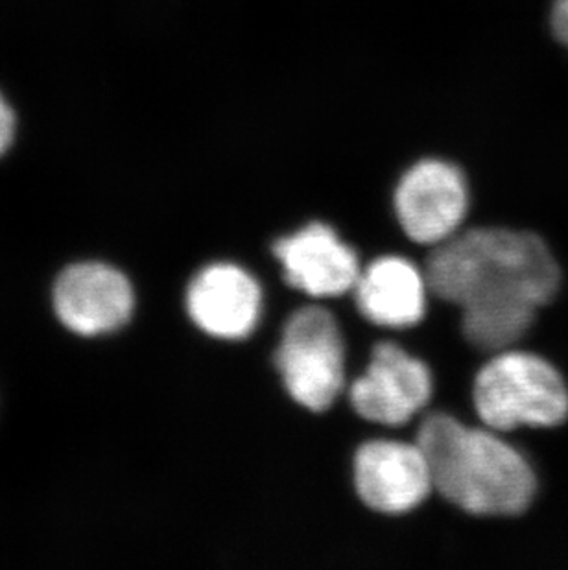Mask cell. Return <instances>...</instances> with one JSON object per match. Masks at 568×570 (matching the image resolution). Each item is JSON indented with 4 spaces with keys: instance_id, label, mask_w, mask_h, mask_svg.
<instances>
[{
    "instance_id": "cell-4",
    "label": "cell",
    "mask_w": 568,
    "mask_h": 570,
    "mask_svg": "<svg viewBox=\"0 0 568 570\" xmlns=\"http://www.w3.org/2000/svg\"><path fill=\"white\" fill-rule=\"evenodd\" d=\"M274 364L295 403L314 414L331 409L345 384V344L333 314L317 305L295 311Z\"/></svg>"
},
{
    "instance_id": "cell-1",
    "label": "cell",
    "mask_w": 568,
    "mask_h": 570,
    "mask_svg": "<svg viewBox=\"0 0 568 570\" xmlns=\"http://www.w3.org/2000/svg\"><path fill=\"white\" fill-rule=\"evenodd\" d=\"M429 291L463 311L467 344L500 353L522 340L552 302L561 272L536 233L480 227L454 233L424 263Z\"/></svg>"
},
{
    "instance_id": "cell-6",
    "label": "cell",
    "mask_w": 568,
    "mask_h": 570,
    "mask_svg": "<svg viewBox=\"0 0 568 570\" xmlns=\"http://www.w3.org/2000/svg\"><path fill=\"white\" fill-rule=\"evenodd\" d=\"M432 393L429 366L399 345L384 342L373 350L364 375L351 384L349 401L362 420L402 426L430 403Z\"/></svg>"
},
{
    "instance_id": "cell-13",
    "label": "cell",
    "mask_w": 568,
    "mask_h": 570,
    "mask_svg": "<svg viewBox=\"0 0 568 570\" xmlns=\"http://www.w3.org/2000/svg\"><path fill=\"white\" fill-rule=\"evenodd\" d=\"M552 32L559 43L568 47V0H556L552 8Z\"/></svg>"
},
{
    "instance_id": "cell-10",
    "label": "cell",
    "mask_w": 568,
    "mask_h": 570,
    "mask_svg": "<svg viewBox=\"0 0 568 570\" xmlns=\"http://www.w3.org/2000/svg\"><path fill=\"white\" fill-rule=\"evenodd\" d=\"M59 320L78 334L109 333L128 322L134 292L120 272L106 264H76L65 269L55 288Z\"/></svg>"
},
{
    "instance_id": "cell-3",
    "label": "cell",
    "mask_w": 568,
    "mask_h": 570,
    "mask_svg": "<svg viewBox=\"0 0 568 570\" xmlns=\"http://www.w3.org/2000/svg\"><path fill=\"white\" fill-rule=\"evenodd\" d=\"M472 401L491 431L552 429L568 417V387L561 373L541 356L522 351L497 353L478 372Z\"/></svg>"
},
{
    "instance_id": "cell-2",
    "label": "cell",
    "mask_w": 568,
    "mask_h": 570,
    "mask_svg": "<svg viewBox=\"0 0 568 570\" xmlns=\"http://www.w3.org/2000/svg\"><path fill=\"white\" fill-rule=\"evenodd\" d=\"M415 443L429 462L434 490L469 515H520L536 499L530 462L493 432L438 412L424 417Z\"/></svg>"
},
{
    "instance_id": "cell-11",
    "label": "cell",
    "mask_w": 568,
    "mask_h": 570,
    "mask_svg": "<svg viewBox=\"0 0 568 570\" xmlns=\"http://www.w3.org/2000/svg\"><path fill=\"white\" fill-rule=\"evenodd\" d=\"M427 291V277L415 264L402 257H382L360 274L354 296L368 322L408 328L423 320Z\"/></svg>"
},
{
    "instance_id": "cell-5",
    "label": "cell",
    "mask_w": 568,
    "mask_h": 570,
    "mask_svg": "<svg viewBox=\"0 0 568 570\" xmlns=\"http://www.w3.org/2000/svg\"><path fill=\"white\" fill-rule=\"evenodd\" d=\"M393 207L402 232L415 244L438 246L466 220L469 185L454 163L421 159L399 179Z\"/></svg>"
},
{
    "instance_id": "cell-12",
    "label": "cell",
    "mask_w": 568,
    "mask_h": 570,
    "mask_svg": "<svg viewBox=\"0 0 568 570\" xmlns=\"http://www.w3.org/2000/svg\"><path fill=\"white\" fill-rule=\"evenodd\" d=\"M17 119L16 111L11 108L4 95L0 92V156L6 154L11 142L16 139Z\"/></svg>"
},
{
    "instance_id": "cell-7",
    "label": "cell",
    "mask_w": 568,
    "mask_h": 570,
    "mask_svg": "<svg viewBox=\"0 0 568 570\" xmlns=\"http://www.w3.org/2000/svg\"><path fill=\"white\" fill-rule=\"evenodd\" d=\"M356 495L382 515H404L434 490L429 462L418 443L375 440L360 446L353 460Z\"/></svg>"
},
{
    "instance_id": "cell-8",
    "label": "cell",
    "mask_w": 568,
    "mask_h": 570,
    "mask_svg": "<svg viewBox=\"0 0 568 570\" xmlns=\"http://www.w3.org/2000/svg\"><path fill=\"white\" fill-rule=\"evenodd\" d=\"M272 252L283 266L284 281L311 297L343 296L362 274L356 252L322 222L275 240Z\"/></svg>"
},
{
    "instance_id": "cell-9",
    "label": "cell",
    "mask_w": 568,
    "mask_h": 570,
    "mask_svg": "<svg viewBox=\"0 0 568 570\" xmlns=\"http://www.w3.org/2000/svg\"><path fill=\"white\" fill-rule=\"evenodd\" d=\"M261 308V286L236 264H210L188 286V316L215 338H247L257 328Z\"/></svg>"
}]
</instances>
